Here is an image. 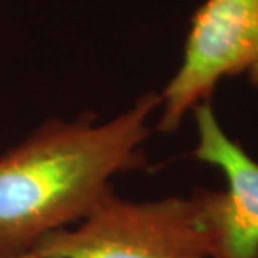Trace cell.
Here are the masks:
<instances>
[{"instance_id": "cell-2", "label": "cell", "mask_w": 258, "mask_h": 258, "mask_svg": "<svg viewBox=\"0 0 258 258\" xmlns=\"http://www.w3.org/2000/svg\"><path fill=\"white\" fill-rule=\"evenodd\" d=\"M40 258H214L207 189L134 203L109 194L81 225L39 241Z\"/></svg>"}, {"instance_id": "cell-6", "label": "cell", "mask_w": 258, "mask_h": 258, "mask_svg": "<svg viewBox=\"0 0 258 258\" xmlns=\"http://www.w3.org/2000/svg\"><path fill=\"white\" fill-rule=\"evenodd\" d=\"M0 258H40L36 252H28V254H22V255H0Z\"/></svg>"}, {"instance_id": "cell-1", "label": "cell", "mask_w": 258, "mask_h": 258, "mask_svg": "<svg viewBox=\"0 0 258 258\" xmlns=\"http://www.w3.org/2000/svg\"><path fill=\"white\" fill-rule=\"evenodd\" d=\"M159 105L161 95L148 92L105 123L93 115L52 120L0 157V255L32 252L82 221L111 194L113 176L144 165L148 118Z\"/></svg>"}, {"instance_id": "cell-3", "label": "cell", "mask_w": 258, "mask_h": 258, "mask_svg": "<svg viewBox=\"0 0 258 258\" xmlns=\"http://www.w3.org/2000/svg\"><path fill=\"white\" fill-rule=\"evenodd\" d=\"M257 59L258 0H207L191 20L182 63L161 95L158 129H178L222 78L249 71Z\"/></svg>"}, {"instance_id": "cell-5", "label": "cell", "mask_w": 258, "mask_h": 258, "mask_svg": "<svg viewBox=\"0 0 258 258\" xmlns=\"http://www.w3.org/2000/svg\"><path fill=\"white\" fill-rule=\"evenodd\" d=\"M249 81L254 83L255 86H258V59L255 60V63L251 66V69L248 71Z\"/></svg>"}, {"instance_id": "cell-4", "label": "cell", "mask_w": 258, "mask_h": 258, "mask_svg": "<svg viewBox=\"0 0 258 258\" xmlns=\"http://www.w3.org/2000/svg\"><path fill=\"white\" fill-rule=\"evenodd\" d=\"M195 157L227 178L224 192L207 191L215 237L214 258H258V162L222 131L210 101L194 108Z\"/></svg>"}]
</instances>
